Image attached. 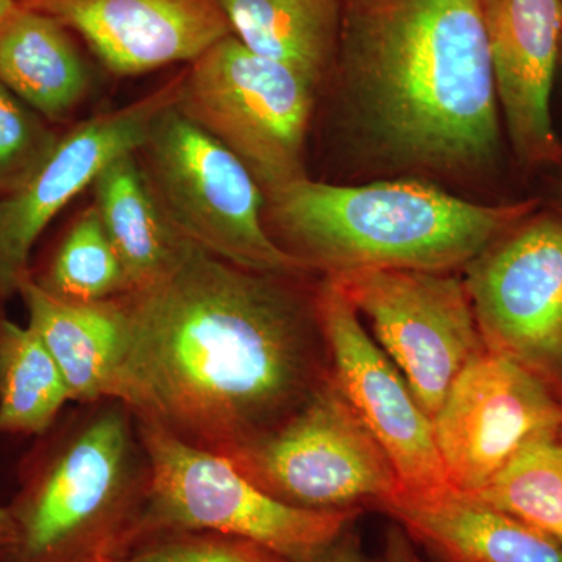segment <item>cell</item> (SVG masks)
Listing matches in <instances>:
<instances>
[{
    "instance_id": "obj_1",
    "label": "cell",
    "mask_w": 562,
    "mask_h": 562,
    "mask_svg": "<svg viewBox=\"0 0 562 562\" xmlns=\"http://www.w3.org/2000/svg\"><path fill=\"white\" fill-rule=\"evenodd\" d=\"M305 277L239 268L184 239L160 276L116 297L110 401L220 454L277 427L331 373Z\"/></svg>"
},
{
    "instance_id": "obj_2",
    "label": "cell",
    "mask_w": 562,
    "mask_h": 562,
    "mask_svg": "<svg viewBox=\"0 0 562 562\" xmlns=\"http://www.w3.org/2000/svg\"><path fill=\"white\" fill-rule=\"evenodd\" d=\"M350 124L386 168L473 179L502 160L482 0H342Z\"/></svg>"
},
{
    "instance_id": "obj_3",
    "label": "cell",
    "mask_w": 562,
    "mask_h": 562,
    "mask_svg": "<svg viewBox=\"0 0 562 562\" xmlns=\"http://www.w3.org/2000/svg\"><path fill=\"white\" fill-rule=\"evenodd\" d=\"M273 241L324 277L360 269L453 272L541 209L479 203L424 180L331 184L308 176L266 192Z\"/></svg>"
},
{
    "instance_id": "obj_4",
    "label": "cell",
    "mask_w": 562,
    "mask_h": 562,
    "mask_svg": "<svg viewBox=\"0 0 562 562\" xmlns=\"http://www.w3.org/2000/svg\"><path fill=\"white\" fill-rule=\"evenodd\" d=\"M35 484L14 539L22 562H111L131 549L149 461L124 403H88Z\"/></svg>"
},
{
    "instance_id": "obj_5",
    "label": "cell",
    "mask_w": 562,
    "mask_h": 562,
    "mask_svg": "<svg viewBox=\"0 0 562 562\" xmlns=\"http://www.w3.org/2000/svg\"><path fill=\"white\" fill-rule=\"evenodd\" d=\"M136 427L149 461V486L132 547L165 532H216L260 543L291 562H308L364 513L294 508L255 486L222 454L154 422L136 419Z\"/></svg>"
},
{
    "instance_id": "obj_6",
    "label": "cell",
    "mask_w": 562,
    "mask_h": 562,
    "mask_svg": "<svg viewBox=\"0 0 562 562\" xmlns=\"http://www.w3.org/2000/svg\"><path fill=\"white\" fill-rule=\"evenodd\" d=\"M136 155L162 213L184 239L250 271L314 273L273 241L265 191L249 168L176 103L154 121Z\"/></svg>"
},
{
    "instance_id": "obj_7",
    "label": "cell",
    "mask_w": 562,
    "mask_h": 562,
    "mask_svg": "<svg viewBox=\"0 0 562 562\" xmlns=\"http://www.w3.org/2000/svg\"><path fill=\"white\" fill-rule=\"evenodd\" d=\"M222 457L276 501L310 512L375 508L401 490L333 372L277 427Z\"/></svg>"
},
{
    "instance_id": "obj_8",
    "label": "cell",
    "mask_w": 562,
    "mask_h": 562,
    "mask_svg": "<svg viewBox=\"0 0 562 562\" xmlns=\"http://www.w3.org/2000/svg\"><path fill=\"white\" fill-rule=\"evenodd\" d=\"M317 85L225 36L191 63L176 106L228 147L269 192L306 177Z\"/></svg>"
},
{
    "instance_id": "obj_9",
    "label": "cell",
    "mask_w": 562,
    "mask_h": 562,
    "mask_svg": "<svg viewBox=\"0 0 562 562\" xmlns=\"http://www.w3.org/2000/svg\"><path fill=\"white\" fill-rule=\"evenodd\" d=\"M327 279L364 317L432 419L462 369L487 350L464 281L416 269H360Z\"/></svg>"
},
{
    "instance_id": "obj_10",
    "label": "cell",
    "mask_w": 562,
    "mask_h": 562,
    "mask_svg": "<svg viewBox=\"0 0 562 562\" xmlns=\"http://www.w3.org/2000/svg\"><path fill=\"white\" fill-rule=\"evenodd\" d=\"M462 272L486 349L562 398V214L536 210Z\"/></svg>"
},
{
    "instance_id": "obj_11",
    "label": "cell",
    "mask_w": 562,
    "mask_h": 562,
    "mask_svg": "<svg viewBox=\"0 0 562 562\" xmlns=\"http://www.w3.org/2000/svg\"><path fill=\"white\" fill-rule=\"evenodd\" d=\"M431 424L450 486L476 494L528 443L561 435L562 398L486 350L462 369Z\"/></svg>"
},
{
    "instance_id": "obj_12",
    "label": "cell",
    "mask_w": 562,
    "mask_h": 562,
    "mask_svg": "<svg viewBox=\"0 0 562 562\" xmlns=\"http://www.w3.org/2000/svg\"><path fill=\"white\" fill-rule=\"evenodd\" d=\"M183 74L146 98L81 122L58 139L43 165L0 198V294L20 292L41 233L99 173L122 155L138 151L151 124L177 103Z\"/></svg>"
},
{
    "instance_id": "obj_13",
    "label": "cell",
    "mask_w": 562,
    "mask_h": 562,
    "mask_svg": "<svg viewBox=\"0 0 562 562\" xmlns=\"http://www.w3.org/2000/svg\"><path fill=\"white\" fill-rule=\"evenodd\" d=\"M316 302L333 376L391 458L402 490L432 492L450 487L431 419L397 366L327 277L316 286Z\"/></svg>"
},
{
    "instance_id": "obj_14",
    "label": "cell",
    "mask_w": 562,
    "mask_h": 562,
    "mask_svg": "<svg viewBox=\"0 0 562 562\" xmlns=\"http://www.w3.org/2000/svg\"><path fill=\"white\" fill-rule=\"evenodd\" d=\"M498 109L525 168L562 166L552 92L562 49V0H482Z\"/></svg>"
},
{
    "instance_id": "obj_15",
    "label": "cell",
    "mask_w": 562,
    "mask_h": 562,
    "mask_svg": "<svg viewBox=\"0 0 562 562\" xmlns=\"http://www.w3.org/2000/svg\"><path fill=\"white\" fill-rule=\"evenodd\" d=\"M24 7L79 33L106 69L124 77L192 63L233 35L217 0H33Z\"/></svg>"
},
{
    "instance_id": "obj_16",
    "label": "cell",
    "mask_w": 562,
    "mask_h": 562,
    "mask_svg": "<svg viewBox=\"0 0 562 562\" xmlns=\"http://www.w3.org/2000/svg\"><path fill=\"white\" fill-rule=\"evenodd\" d=\"M442 562H562V546L512 514L452 486L402 487L375 506Z\"/></svg>"
},
{
    "instance_id": "obj_17",
    "label": "cell",
    "mask_w": 562,
    "mask_h": 562,
    "mask_svg": "<svg viewBox=\"0 0 562 562\" xmlns=\"http://www.w3.org/2000/svg\"><path fill=\"white\" fill-rule=\"evenodd\" d=\"M20 292L27 306L29 327L60 368L72 402L110 398L122 344L116 297L98 303L66 302L31 277Z\"/></svg>"
},
{
    "instance_id": "obj_18",
    "label": "cell",
    "mask_w": 562,
    "mask_h": 562,
    "mask_svg": "<svg viewBox=\"0 0 562 562\" xmlns=\"http://www.w3.org/2000/svg\"><path fill=\"white\" fill-rule=\"evenodd\" d=\"M0 83L41 116L60 121L83 101L90 72L61 22L20 7L0 27Z\"/></svg>"
},
{
    "instance_id": "obj_19",
    "label": "cell",
    "mask_w": 562,
    "mask_h": 562,
    "mask_svg": "<svg viewBox=\"0 0 562 562\" xmlns=\"http://www.w3.org/2000/svg\"><path fill=\"white\" fill-rule=\"evenodd\" d=\"M247 49L319 85L335 65L342 0H217Z\"/></svg>"
},
{
    "instance_id": "obj_20",
    "label": "cell",
    "mask_w": 562,
    "mask_h": 562,
    "mask_svg": "<svg viewBox=\"0 0 562 562\" xmlns=\"http://www.w3.org/2000/svg\"><path fill=\"white\" fill-rule=\"evenodd\" d=\"M91 188L92 205L120 255L132 290L149 283L171 265L184 238L162 213L136 151L110 162Z\"/></svg>"
},
{
    "instance_id": "obj_21",
    "label": "cell",
    "mask_w": 562,
    "mask_h": 562,
    "mask_svg": "<svg viewBox=\"0 0 562 562\" xmlns=\"http://www.w3.org/2000/svg\"><path fill=\"white\" fill-rule=\"evenodd\" d=\"M72 402L57 362L31 327H0V432L38 435Z\"/></svg>"
},
{
    "instance_id": "obj_22",
    "label": "cell",
    "mask_w": 562,
    "mask_h": 562,
    "mask_svg": "<svg viewBox=\"0 0 562 562\" xmlns=\"http://www.w3.org/2000/svg\"><path fill=\"white\" fill-rule=\"evenodd\" d=\"M472 495L562 546V432L528 443Z\"/></svg>"
},
{
    "instance_id": "obj_23",
    "label": "cell",
    "mask_w": 562,
    "mask_h": 562,
    "mask_svg": "<svg viewBox=\"0 0 562 562\" xmlns=\"http://www.w3.org/2000/svg\"><path fill=\"white\" fill-rule=\"evenodd\" d=\"M43 290L74 303H98L132 290L94 205L83 211L65 236L49 268L38 281Z\"/></svg>"
},
{
    "instance_id": "obj_24",
    "label": "cell",
    "mask_w": 562,
    "mask_h": 562,
    "mask_svg": "<svg viewBox=\"0 0 562 562\" xmlns=\"http://www.w3.org/2000/svg\"><path fill=\"white\" fill-rule=\"evenodd\" d=\"M58 139L31 106L0 83V198L24 183Z\"/></svg>"
},
{
    "instance_id": "obj_25",
    "label": "cell",
    "mask_w": 562,
    "mask_h": 562,
    "mask_svg": "<svg viewBox=\"0 0 562 562\" xmlns=\"http://www.w3.org/2000/svg\"><path fill=\"white\" fill-rule=\"evenodd\" d=\"M111 562H291L268 547L216 532H165Z\"/></svg>"
},
{
    "instance_id": "obj_26",
    "label": "cell",
    "mask_w": 562,
    "mask_h": 562,
    "mask_svg": "<svg viewBox=\"0 0 562 562\" xmlns=\"http://www.w3.org/2000/svg\"><path fill=\"white\" fill-rule=\"evenodd\" d=\"M308 562H372L362 547L360 532L353 525L342 531L335 541L328 543Z\"/></svg>"
},
{
    "instance_id": "obj_27",
    "label": "cell",
    "mask_w": 562,
    "mask_h": 562,
    "mask_svg": "<svg viewBox=\"0 0 562 562\" xmlns=\"http://www.w3.org/2000/svg\"><path fill=\"white\" fill-rule=\"evenodd\" d=\"M382 562H424L414 547L413 539L401 525L394 524L386 532Z\"/></svg>"
},
{
    "instance_id": "obj_28",
    "label": "cell",
    "mask_w": 562,
    "mask_h": 562,
    "mask_svg": "<svg viewBox=\"0 0 562 562\" xmlns=\"http://www.w3.org/2000/svg\"><path fill=\"white\" fill-rule=\"evenodd\" d=\"M14 520L13 516L7 509L0 508V547L13 542Z\"/></svg>"
},
{
    "instance_id": "obj_29",
    "label": "cell",
    "mask_w": 562,
    "mask_h": 562,
    "mask_svg": "<svg viewBox=\"0 0 562 562\" xmlns=\"http://www.w3.org/2000/svg\"><path fill=\"white\" fill-rule=\"evenodd\" d=\"M18 0H0V27L10 20L11 14L20 9Z\"/></svg>"
},
{
    "instance_id": "obj_30",
    "label": "cell",
    "mask_w": 562,
    "mask_h": 562,
    "mask_svg": "<svg viewBox=\"0 0 562 562\" xmlns=\"http://www.w3.org/2000/svg\"><path fill=\"white\" fill-rule=\"evenodd\" d=\"M553 209L562 214V176L553 181Z\"/></svg>"
},
{
    "instance_id": "obj_31",
    "label": "cell",
    "mask_w": 562,
    "mask_h": 562,
    "mask_svg": "<svg viewBox=\"0 0 562 562\" xmlns=\"http://www.w3.org/2000/svg\"><path fill=\"white\" fill-rule=\"evenodd\" d=\"M21 7L29 5V3L33 2V0H18Z\"/></svg>"
}]
</instances>
